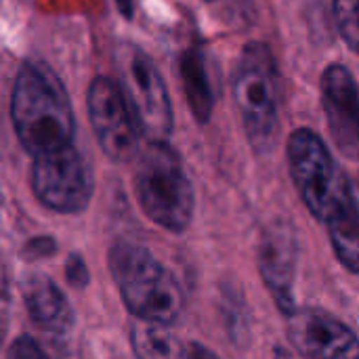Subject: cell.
Listing matches in <instances>:
<instances>
[{
	"label": "cell",
	"instance_id": "obj_1",
	"mask_svg": "<svg viewBox=\"0 0 359 359\" xmlns=\"http://www.w3.org/2000/svg\"><path fill=\"white\" fill-rule=\"evenodd\" d=\"M11 118L19 143L32 156H40L72 143L74 111L59 76L42 61L21 65L13 97Z\"/></svg>",
	"mask_w": 359,
	"mask_h": 359
},
{
	"label": "cell",
	"instance_id": "obj_2",
	"mask_svg": "<svg viewBox=\"0 0 359 359\" xmlns=\"http://www.w3.org/2000/svg\"><path fill=\"white\" fill-rule=\"evenodd\" d=\"M135 194L143 212L160 227L181 233L194 219V187L168 141H149L135 156Z\"/></svg>",
	"mask_w": 359,
	"mask_h": 359
},
{
	"label": "cell",
	"instance_id": "obj_3",
	"mask_svg": "<svg viewBox=\"0 0 359 359\" xmlns=\"http://www.w3.org/2000/svg\"><path fill=\"white\" fill-rule=\"evenodd\" d=\"M109 269L124 305L137 320L166 326L181 316V286L147 248L128 242L114 246Z\"/></svg>",
	"mask_w": 359,
	"mask_h": 359
},
{
	"label": "cell",
	"instance_id": "obj_4",
	"mask_svg": "<svg viewBox=\"0 0 359 359\" xmlns=\"http://www.w3.org/2000/svg\"><path fill=\"white\" fill-rule=\"evenodd\" d=\"M233 101L250 145L265 154L280 128V74L271 48L252 40L233 72Z\"/></svg>",
	"mask_w": 359,
	"mask_h": 359
},
{
	"label": "cell",
	"instance_id": "obj_5",
	"mask_svg": "<svg viewBox=\"0 0 359 359\" xmlns=\"http://www.w3.org/2000/svg\"><path fill=\"white\" fill-rule=\"evenodd\" d=\"M118 86L147 141H168L175 126L170 95L154 59L137 44L124 42L114 55Z\"/></svg>",
	"mask_w": 359,
	"mask_h": 359
},
{
	"label": "cell",
	"instance_id": "obj_6",
	"mask_svg": "<svg viewBox=\"0 0 359 359\" xmlns=\"http://www.w3.org/2000/svg\"><path fill=\"white\" fill-rule=\"evenodd\" d=\"M288 164L305 206L316 219L326 221L353 181L337 166L330 149L311 128H297L290 135Z\"/></svg>",
	"mask_w": 359,
	"mask_h": 359
},
{
	"label": "cell",
	"instance_id": "obj_7",
	"mask_svg": "<svg viewBox=\"0 0 359 359\" xmlns=\"http://www.w3.org/2000/svg\"><path fill=\"white\" fill-rule=\"evenodd\" d=\"M32 187L46 208L61 215H76L93 198V170L82 151L74 143H67L34 156Z\"/></svg>",
	"mask_w": 359,
	"mask_h": 359
},
{
	"label": "cell",
	"instance_id": "obj_8",
	"mask_svg": "<svg viewBox=\"0 0 359 359\" xmlns=\"http://www.w3.org/2000/svg\"><path fill=\"white\" fill-rule=\"evenodd\" d=\"M93 130L103 154L114 162H130L139 154V126L116 80L97 76L86 93Z\"/></svg>",
	"mask_w": 359,
	"mask_h": 359
},
{
	"label": "cell",
	"instance_id": "obj_9",
	"mask_svg": "<svg viewBox=\"0 0 359 359\" xmlns=\"http://www.w3.org/2000/svg\"><path fill=\"white\" fill-rule=\"evenodd\" d=\"M288 339L307 359H359L355 332L326 311H292Z\"/></svg>",
	"mask_w": 359,
	"mask_h": 359
},
{
	"label": "cell",
	"instance_id": "obj_10",
	"mask_svg": "<svg viewBox=\"0 0 359 359\" xmlns=\"http://www.w3.org/2000/svg\"><path fill=\"white\" fill-rule=\"evenodd\" d=\"M322 103L339 151L349 160H358L359 95L355 76L349 67L341 63L326 67L322 76Z\"/></svg>",
	"mask_w": 359,
	"mask_h": 359
},
{
	"label": "cell",
	"instance_id": "obj_11",
	"mask_svg": "<svg viewBox=\"0 0 359 359\" xmlns=\"http://www.w3.org/2000/svg\"><path fill=\"white\" fill-rule=\"evenodd\" d=\"M259 269L271 290L278 307L290 316L294 311V271H297V238L290 225L276 223L261 242Z\"/></svg>",
	"mask_w": 359,
	"mask_h": 359
},
{
	"label": "cell",
	"instance_id": "obj_12",
	"mask_svg": "<svg viewBox=\"0 0 359 359\" xmlns=\"http://www.w3.org/2000/svg\"><path fill=\"white\" fill-rule=\"evenodd\" d=\"M29 320L55 339H65L74 328V311L59 286L44 273H29L21 282Z\"/></svg>",
	"mask_w": 359,
	"mask_h": 359
},
{
	"label": "cell",
	"instance_id": "obj_13",
	"mask_svg": "<svg viewBox=\"0 0 359 359\" xmlns=\"http://www.w3.org/2000/svg\"><path fill=\"white\" fill-rule=\"evenodd\" d=\"M330 231L332 248L339 257V261L351 271H359V210L355 185L351 183L328 219L324 221Z\"/></svg>",
	"mask_w": 359,
	"mask_h": 359
},
{
	"label": "cell",
	"instance_id": "obj_14",
	"mask_svg": "<svg viewBox=\"0 0 359 359\" xmlns=\"http://www.w3.org/2000/svg\"><path fill=\"white\" fill-rule=\"evenodd\" d=\"M181 78L189 109L200 124H206L212 116V90L208 82L206 59L198 46L185 48L181 57Z\"/></svg>",
	"mask_w": 359,
	"mask_h": 359
},
{
	"label": "cell",
	"instance_id": "obj_15",
	"mask_svg": "<svg viewBox=\"0 0 359 359\" xmlns=\"http://www.w3.org/2000/svg\"><path fill=\"white\" fill-rule=\"evenodd\" d=\"M130 343L137 359H189L183 343L164 324L137 320L130 326Z\"/></svg>",
	"mask_w": 359,
	"mask_h": 359
},
{
	"label": "cell",
	"instance_id": "obj_16",
	"mask_svg": "<svg viewBox=\"0 0 359 359\" xmlns=\"http://www.w3.org/2000/svg\"><path fill=\"white\" fill-rule=\"evenodd\" d=\"M334 23L339 34L343 36L349 50L358 53L359 25H358V0H334Z\"/></svg>",
	"mask_w": 359,
	"mask_h": 359
},
{
	"label": "cell",
	"instance_id": "obj_17",
	"mask_svg": "<svg viewBox=\"0 0 359 359\" xmlns=\"http://www.w3.org/2000/svg\"><path fill=\"white\" fill-rule=\"evenodd\" d=\"M6 359H48V355L32 337L23 334V337L13 341V345L8 347Z\"/></svg>",
	"mask_w": 359,
	"mask_h": 359
},
{
	"label": "cell",
	"instance_id": "obj_18",
	"mask_svg": "<svg viewBox=\"0 0 359 359\" xmlns=\"http://www.w3.org/2000/svg\"><path fill=\"white\" fill-rule=\"evenodd\" d=\"M65 278L74 288H86L90 282V273L86 269V263L80 255H72L65 263Z\"/></svg>",
	"mask_w": 359,
	"mask_h": 359
},
{
	"label": "cell",
	"instance_id": "obj_19",
	"mask_svg": "<svg viewBox=\"0 0 359 359\" xmlns=\"http://www.w3.org/2000/svg\"><path fill=\"white\" fill-rule=\"evenodd\" d=\"M8 311H11V292H8V273L4 261L0 259V345L4 341L8 328Z\"/></svg>",
	"mask_w": 359,
	"mask_h": 359
},
{
	"label": "cell",
	"instance_id": "obj_20",
	"mask_svg": "<svg viewBox=\"0 0 359 359\" xmlns=\"http://www.w3.org/2000/svg\"><path fill=\"white\" fill-rule=\"evenodd\" d=\"M55 248H57L55 240H50V238H36V240L27 242V246H25V255H27V257H32V259L48 257V255H53V252H55Z\"/></svg>",
	"mask_w": 359,
	"mask_h": 359
},
{
	"label": "cell",
	"instance_id": "obj_21",
	"mask_svg": "<svg viewBox=\"0 0 359 359\" xmlns=\"http://www.w3.org/2000/svg\"><path fill=\"white\" fill-rule=\"evenodd\" d=\"M189 359H219V358H217L212 351H208L206 347H202V345H191Z\"/></svg>",
	"mask_w": 359,
	"mask_h": 359
},
{
	"label": "cell",
	"instance_id": "obj_22",
	"mask_svg": "<svg viewBox=\"0 0 359 359\" xmlns=\"http://www.w3.org/2000/svg\"><path fill=\"white\" fill-rule=\"evenodd\" d=\"M116 6H118L120 15H124L126 19H133V13H135V2L133 0H116Z\"/></svg>",
	"mask_w": 359,
	"mask_h": 359
},
{
	"label": "cell",
	"instance_id": "obj_23",
	"mask_svg": "<svg viewBox=\"0 0 359 359\" xmlns=\"http://www.w3.org/2000/svg\"><path fill=\"white\" fill-rule=\"evenodd\" d=\"M206 2H212V0H206Z\"/></svg>",
	"mask_w": 359,
	"mask_h": 359
}]
</instances>
